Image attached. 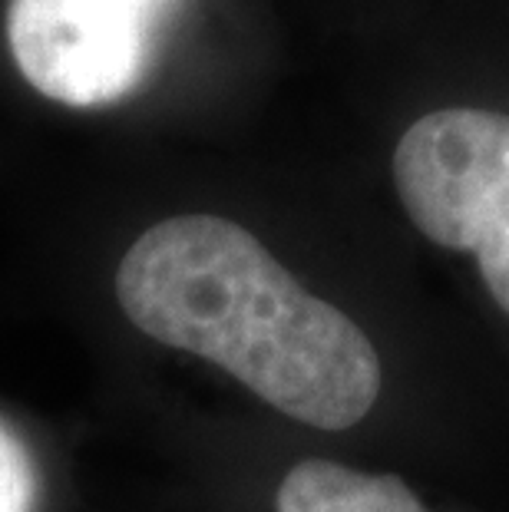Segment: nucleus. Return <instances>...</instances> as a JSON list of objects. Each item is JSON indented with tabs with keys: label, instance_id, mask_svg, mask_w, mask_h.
<instances>
[{
	"label": "nucleus",
	"instance_id": "obj_1",
	"mask_svg": "<svg viewBox=\"0 0 509 512\" xmlns=\"http://www.w3.org/2000/svg\"><path fill=\"white\" fill-rule=\"evenodd\" d=\"M116 301L146 337L212 361L308 427H357L381 397L367 334L222 215L146 228L116 268Z\"/></svg>",
	"mask_w": 509,
	"mask_h": 512
},
{
	"label": "nucleus",
	"instance_id": "obj_2",
	"mask_svg": "<svg viewBox=\"0 0 509 512\" xmlns=\"http://www.w3.org/2000/svg\"><path fill=\"white\" fill-rule=\"evenodd\" d=\"M179 0H10L7 47L53 103L106 106L139 90Z\"/></svg>",
	"mask_w": 509,
	"mask_h": 512
},
{
	"label": "nucleus",
	"instance_id": "obj_3",
	"mask_svg": "<svg viewBox=\"0 0 509 512\" xmlns=\"http://www.w3.org/2000/svg\"><path fill=\"white\" fill-rule=\"evenodd\" d=\"M400 205L433 245L480 252L509 235V116L433 110L394 149Z\"/></svg>",
	"mask_w": 509,
	"mask_h": 512
},
{
	"label": "nucleus",
	"instance_id": "obj_4",
	"mask_svg": "<svg viewBox=\"0 0 509 512\" xmlns=\"http://www.w3.org/2000/svg\"><path fill=\"white\" fill-rule=\"evenodd\" d=\"M275 512H430L400 476L301 460L281 479Z\"/></svg>",
	"mask_w": 509,
	"mask_h": 512
},
{
	"label": "nucleus",
	"instance_id": "obj_5",
	"mask_svg": "<svg viewBox=\"0 0 509 512\" xmlns=\"http://www.w3.org/2000/svg\"><path fill=\"white\" fill-rule=\"evenodd\" d=\"M40 470L30 446L0 420V512H37Z\"/></svg>",
	"mask_w": 509,
	"mask_h": 512
},
{
	"label": "nucleus",
	"instance_id": "obj_6",
	"mask_svg": "<svg viewBox=\"0 0 509 512\" xmlns=\"http://www.w3.org/2000/svg\"><path fill=\"white\" fill-rule=\"evenodd\" d=\"M476 265H480V275L496 298V304L509 314V235L483 245L480 252H476Z\"/></svg>",
	"mask_w": 509,
	"mask_h": 512
}]
</instances>
